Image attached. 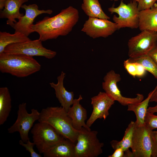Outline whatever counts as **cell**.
<instances>
[{
  "label": "cell",
  "instance_id": "cell-1",
  "mask_svg": "<svg viewBox=\"0 0 157 157\" xmlns=\"http://www.w3.org/2000/svg\"><path fill=\"white\" fill-rule=\"evenodd\" d=\"M79 19L78 10L70 6L53 17H44L33 24L31 28L34 32L39 34V40L45 41L67 35L78 22Z\"/></svg>",
  "mask_w": 157,
  "mask_h": 157
},
{
  "label": "cell",
  "instance_id": "cell-2",
  "mask_svg": "<svg viewBox=\"0 0 157 157\" xmlns=\"http://www.w3.org/2000/svg\"><path fill=\"white\" fill-rule=\"evenodd\" d=\"M40 64L33 57L20 54L0 53V71L19 78L39 71Z\"/></svg>",
  "mask_w": 157,
  "mask_h": 157
},
{
  "label": "cell",
  "instance_id": "cell-3",
  "mask_svg": "<svg viewBox=\"0 0 157 157\" xmlns=\"http://www.w3.org/2000/svg\"><path fill=\"white\" fill-rule=\"evenodd\" d=\"M38 121L47 122L64 138L76 142L78 131L74 128L67 112L61 106L42 109Z\"/></svg>",
  "mask_w": 157,
  "mask_h": 157
},
{
  "label": "cell",
  "instance_id": "cell-4",
  "mask_svg": "<svg viewBox=\"0 0 157 157\" xmlns=\"http://www.w3.org/2000/svg\"><path fill=\"white\" fill-rule=\"evenodd\" d=\"M98 132L83 127L78 131L75 147V157H97L103 153L104 145L97 137Z\"/></svg>",
  "mask_w": 157,
  "mask_h": 157
},
{
  "label": "cell",
  "instance_id": "cell-5",
  "mask_svg": "<svg viewBox=\"0 0 157 157\" xmlns=\"http://www.w3.org/2000/svg\"><path fill=\"white\" fill-rule=\"evenodd\" d=\"M33 142L40 154H44L64 138L44 122L35 124L31 130Z\"/></svg>",
  "mask_w": 157,
  "mask_h": 157
},
{
  "label": "cell",
  "instance_id": "cell-6",
  "mask_svg": "<svg viewBox=\"0 0 157 157\" xmlns=\"http://www.w3.org/2000/svg\"><path fill=\"white\" fill-rule=\"evenodd\" d=\"M138 2L132 0L128 4L122 0L118 6H113L108 8L111 14L117 13L118 16L114 15L113 19L117 25V29L128 27L137 28L139 27V11L138 8Z\"/></svg>",
  "mask_w": 157,
  "mask_h": 157
},
{
  "label": "cell",
  "instance_id": "cell-7",
  "mask_svg": "<svg viewBox=\"0 0 157 157\" xmlns=\"http://www.w3.org/2000/svg\"><path fill=\"white\" fill-rule=\"evenodd\" d=\"M26 107V103H23L19 105L17 119L8 129L9 133L18 132L21 140L24 142H26L30 140L28 137L29 131L34 122L39 120L40 115V113L34 108L31 110L30 113H28Z\"/></svg>",
  "mask_w": 157,
  "mask_h": 157
},
{
  "label": "cell",
  "instance_id": "cell-8",
  "mask_svg": "<svg viewBox=\"0 0 157 157\" xmlns=\"http://www.w3.org/2000/svg\"><path fill=\"white\" fill-rule=\"evenodd\" d=\"M157 32L144 30L128 41V55L133 58L148 54L156 46Z\"/></svg>",
  "mask_w": 157,
  "mask_h": 157
},
{
  "label": "cell",
  "instance_id": "cell-9",
  "mask_svg": "<svg viewBox=\"0 0 157 157\" xmlns=\"http://www.w3.org/2000/svg\"><path fill=\"white\" fill-rule=\"evenodd\" d=\"M42 41L39 39L8 45L3 52L7 53L20 54L33 57L40 56L50 59L54 58L56 52L44 47Z\"/></svg>",
  "mask_w": 157,
  "mask_h": 157
},
{
  "label": "cell",
  "instance_id": "cell-10",
  "mask_svg": "<svg viewBox=\"0 0 157 157\" xmlns=\"http://www.w3.org/2000/svg\"><path fill=\"white\" fill-rule=\"evenodd\" d=\"M102 87L105 92L115 101H117L124 106L140 102L144 99L143 94L138 93L135 98L123 96L117 86V83L121 80L119 74L113 70L108 72L104 78Z\"/></svg>",
  "mask_w": 157,
  "mask_h": 157
},
{
  "label": "cell",
  "instance_id": "cell-11",
  "mask_svg": "<svg viewBox=\"0 0 157 157\" xmlns=\"http://www.w3.org/2000/svg\"><path fill=\"white\" fill-rule=\"evenodd\" d=\"M152 131L145 124L141 126L135 125L131 147L134 157H151Z\"/></svg>",
  "mask_w": 157,
  "mask_h": 157
},
{
  "label": "cell",
  "instance_id": "cell-12",
  "mask_svg": "<svg viewBox=\"0 0 157 157\" xmlns=\"http://www.w3.org/2000/svg\"><path fill=\"white\" fill-rule=\"evenodd\" d=\"M117 29L116 24L106 19L89 17L81 31L93 39L106 38Z\"/></svg>",
  "mask_w": 157,
  "mask_h": 157
},
{
  "label": "cell",
  "instance_id": "cell-13",
  "mask_svg": "<svg viewBox=\"0 0 157 157\" xmlns=\"http://www.w3.org/2000/svg\"><path fill=\"white\" fill-rule=\"evenodd\" d=\"M21 8L24 9L25 14L15 23L12 27L15 30V32H20L27 37L33 32L31 28L35 18L38 15L42 14H51L52 10L39 9L38 7L36 4L28 5H23Z\"/></svg>",
  "mask_w": 157,
  "mask_h": 157
},
{
  "label": "cell",
  "instance_id": "cell-14",
  "mask_svg": "<svg viewBox=\"0 0 157 157\" xmlns=\"http://www.w3.org/2000/svg\"><path fill=\"white\" fill-rule=\"evenodd\" d=\"M91 100L93 110L86 123L89 128L97 119H106L109 115V109L115 101L105 92H102L92 97Z\"/></svg>",
  "mask_w": 157,
  "mask_h": 157
},
{
  "label": "cell",
  "instance_id": "cell-15",
  "mask_svg": "<svg viewBox=\"0 0 157 157\" xmlns=\"http://www.w3.org/2000/svg\"><path fill=\"white\" fill-rule=\"evenodd\" d=\"M28 0H0V17L6 18L7 24L13 27L18 19L24 15L19 9Z\"/></svg>",
  "mask_w": 157,
  "mask_h": 157
},
{
  "label": "cell",
  "instance_id": "cell-16",
  "mask_svg": "<svg viewBox=\"0 0 157 157\" xmlns=\"http://www.w3.org/2000/svg\"><path fill=\"white\" fill-rule=\"evenodd\" d=\"M83 99L81 95L78 98L74 99L72 106L67 112V114L71 118L72 126L76 130L79 131L83 127L89 130H91L85 123L87 118V112L85 109L80 104Z\"/></svg>",
  "mask_w": 157,
  "mask_h": 157
},
{
  "label": "cell",
  "instance_id": "cell-17",
  "mask_svg": "<svg viewBox=\"0 0 157 157\" xmlns=\"http://www.w3.org/2000/svg\"><path fill=\"white\" fill-rule=\"evenodd\" d=\"M65 75V73L62 71L60 75L57 77V83L52 82L49 84L54 89L56 97L61 106L67 112L73 104L74 94L73 92L67 91L64 86L63 81Z\"/></svg>",
  "mask_w": 157,
  "mask_h": 157
},
{
  "label": "cell",
  "instance_id": "cell-18",
  "mask_svg": "<svg viewBox=\"0 0 157 157\" xmlns=\"http://www.w3.org/2000/svg\"><path fill=\"white\" fill-rule=\"evenodd\" d=\"M76 143L64 138L43 154L44 157H75Z\"/></svg>",
  "mask_w": 157,
  "mask_h": 157
},
{
  "label": "cell",
  "instance_id": "cell-19",
  "mask_svg": "<svg viewBox=\"0 0 157 157\" xmlns=\"http://www.w3.org/2000/svg\"><path fill=\"white\" fill-rule=\"evenodd\" d=\"M142 31L148 30L157 32V4L151 8L140 11L139 27Z\"/></svg>",
  "mask_w": 157,
  "mask_h": 157
},
{
  "label": "cell",
  "instance_id": "cell-20",
  "mask_svg": "<svg viewBox=\"0 0 157 157\" xmlns=\"http://www.w3.org/2000/svg\"><path fill=\"white\" fill-rule=\"evenodd\" d=\"M156 88V86L149 94L147 97L144 100L138 103L130 104L127 105V110L133 111L135 114L136 126H141L144 124L145 117L147 112L149 103Z\"/></svg>",
  "mask_w": 157,
  "mask_h": 157
},
{
  "label": "cell",
  "instance_id": "cell-21",
  "mask_svg": "<svg viewBox=\"0 0 157 157\" xmlns=\"http://www.w3.org/2000/svg\"><path fill=\"white\" fill-rule=\"evenodd\" d=\"M11 99L7 87L0 88V125L6 122L11 110Z\"/></svg>",
  "mask_w": 157,
  "mask_h": 157
},
{
  "label": "cell",
  "instance_id": "cell-22",
  "mask_svg": "<svg viewBox=\"0 0 157 157\" xmlns=\"http://www.w3.org/2000/svg\"><path fill=\"white\" fill-rule=\"evenodd\" d=\"M82 10L89 17L109 19L103 11L98 0H83Z\"/></svg>",
  "mask_w": 157,
  "mask_h": 157
},
{
  "label": "cell",
  "instance_id": "cell-23",
  "mask_svg": "<svg viewBox=\"0 0 157 157\" xmlns=\"http://www.w3.org/2000/svg\"><path fill=\"white\" fill-rule=\"evenodd\" d=\"M31 40L28 37L19 32L12 34L6 32H0V53L10 44L24 42Z\"/></svg>",
  "mask_w": 157,
  "mask_h": 157
},
{
  "label": "cell",
  "instance_id": "cell-24",
  "mask_svg": "<svg viewBox=\"0 0 157 157\" xmlns=\"http://www.w3.org/2000/svg\"><path fill=\"white\" fill-rule=\"evenodd\" d=\"M135 125V122L131 121L126 128L124 135L120 141L113 140L110 142L111 146L114 150L121 148L125 151L131 147L133 132Z\"/></svg>",
  "mask_w": 157,
  "mask_h": 157
},
{
  "label": "cell",
  "instance_id": "cell-25",
  "mask_svg": "<svg viewBox=\"0 0 157 157\" xmlns=\"http://www.w3.org/2000/svg\"><path fill=\"white\" fill-rule=\"evenodd\" d=\"M128 60L141 64L146 71L152 74L157 80V64L148 54L129 58Z\"/></svg>",
  "mask_w": 157,
  "mask_h": 157
},
{
  "label": "cell",
  "instance_id": "cell-26",
  "mask_svg": "<svg viewBox=\"0 0 157 157\" xmlns=\"http://www.w3.org/2000/svg\"><path fill=\"white\" fill-rule=\"evenodd\" d=\"M123 64L128 73L134 77H142L146 74V70L138 63L130 61L127 59L124 61Z\"/></svg>",
  "mask_w": 157,
  "mask_h": 157
},
{
  "label": "cell",
  "instance_id": "cell-27",
  "mask_svg": "<svg viewBox=\"0 0 157 157\" xmlns=\"http://www.w3.org/2000/svg\"><path fill=\"white\" fill-rule=\"evenodd\" d=\"M144 124L152 130L157 129V115L147 111L145 117Z\"/></svg>",
  "mask_w": 157,
  "mask_h": 157
},
{
  "label": "cell",
  "instance_id": "cell-28",
  "mask_svg": "<svg viewBox=\"0 0 157 157\" xmlns=\"http://www.w3.org/2000/svg\"><path fill=\"white\" fill-rule=\"evenodd\" d=\"M19 144L24 147L26 150L29 152L31 157H41V155L36 153L34 150L33 147L35 145L34 143L31 142L30 140L26 142H23L21 140L19 141Z\"/></svg>",
  "mask_w": 157,
  "mask_h": 157
},
{
  "label": "cell",
  "instance_id": "cell-29",
  "mask_svg": "<svg viewBox=\"0 0 157 157\" xmlns=\"http://www.w3.org/2000/svg\"><path fill=\"white\" fill-rule=\"evenodd\" d=\"M156 0H140L138 8L139 11L149 9L154 5Z\"/></svg>",
  "mask_w": 157,
  "mask_h": 157
},
{
  "label": "cell",
  "instance_id": "cell-30",
  "mask_svg": "<svg viewBox=\"0 0 157 157\" xmlns=\"http://www.w3.org/2000/svg\"><path fill=\"white\" fill-rule=\"evenodd\" d=\"M151 157H157V131H152L151 135Z\"/></svg>",
  "mask_w": 157,
  "mask_h": 157
},
{
  "label": "cell",
  "instance_id": "cell-31",
  "mask_svg": "<svg viewBox=\"0 0 157 157\" xmlns=\"http://www.w3.org/2000/svg\"><path fill=\"white\" fill-rule=\"evenodd\" d=\"M124 151L121 148H118L115 150L114 152L111 155L108 156V157H124Z\"/></svg>",
  "mask_w": 157,
  "mask_h": 157
},
{
  "label": "cell",
  "instance_id": "cell-32",
  "mask_svg": "<svg viewBox=\"0 0 157 157\" xmlns=\"http://www.w3.org/2000/svg\"><path fill=\"white\" fill-rule=\"evenodd\" d=\"M148 54L157 64V47L151 50Z\"/></svg>",
  "mask_w": 157,
  "mask_h": 157
},
{
  "label": "cell",
  "instance_id": "cell-33",
  "mask_svg": "<svg viewBox=\"0 0 157 157\" xmlns=\"http://www.w3.org/2000/svg\"><path fill=\"white\" fill-rule=\"evenodd\" d=\"M156 86V89L152 95L150 102H155L157 103V85Z\"/></svg>",
  "mask_w": 157,
  "mask_h": 157
},
{
  "label": "cell",
  "instance_id": "cell-34",
  "mask_svg": "<svg viewBox=\"0 0 157 157\" xmlns=\"http://www.w3.org/2000/svg\"><path fill=\"white\" fill-rule=\"evenodd\" d=\"M124 157H134V156L132 151L128 149L124 151Z\"/></svg>",
  "mask_w": 157,
  "mask_h": 157
},
{
  "label": "cell",
  "instance_id": "cell-35",
  "mask_svg": "<svg viewBox=\"0 0 157 157\" xmlns=\"http://www.w3.org/2000/svg\"><path fill=\"white\" fill-rule=\"evenodd\" d=\"M147 111L152 113L157 112V104L154 107H149L148 108Z\"/></svg>",
  "mask_w": 157,
  "mask_h": 157
},
{
  "label": "cell",
  "instance_id": "cell-36",
  "mask_svg": "<svg viewBox=\"0 0 157 157\" xmlns=\"http://www.w3.org/2000/svg\"><path fill=\"white\" fill-rule=\"evenodd\" d=\"M110 1H113V0L114 1H118V0H109ZM136 0V1H137L138 2L140 0Z\"/></svg>",
  "mask_w": 157,
  "mask_h": 157
},
{
  "label": "cell",
  "instance_id": "cell-37",
  "mask_svg": "<svg viewBox=\"0 0 157 157\" xmlns=\"http://www.w3.org/2000/svg\"><path fill=\"white\" fill-rule=\"evenodd\" d=\"M156 46L157 47V44H156Z\"/></svg>",
  "mask_w": 157,
  "mask_h": 157
},
{
  "label": "cell",
  "instance_id": "cell-38",
  "mask_svg": "<svg viewBox=\"0 0 157 157\" xmlns=\"http://www.w3.org/2000/svg\"><path fill=\"white\" fill-rule=\"evenodd\" d=\"M156 1H157V0H156Z\"/></svg>",
  "mask_w": 157,
  "mask_h": 157
}]
</instances>
